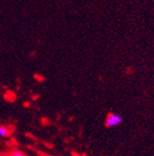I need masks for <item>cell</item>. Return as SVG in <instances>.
Returning <instances> with one entry per match:
<instances>
[{"label": "cell", "mask_w": 154, "mask_h": 156, "mask_svg": "<svg viewBox=\"0 0 154 156\" xmlns=\"http://www.w3.org/2000/svg\"><path fill=\"white\" fill-rule=\"evenodd\" d=\"M123 122V118L118 114H114V113H110V114L107 116L106 118V126L109 128H112V127H116Z\"/></svg>", "instance_id": "cell-1"}, {"label": "cell", "mask_w": 154, "mask_h": 156, "mask_svg": "<svg viewBox=\"0 0 154 156\" xmlns=\"http://www.w3.org/2000/svg\"><path fill=\"white\" fill-rule=\"evenodd\" d=\"M10 133H11V131H10L9 127H7V126H0V136L5 138V136H8Z\"/></svg>", "instance_id": "cell-2"}, {"label": "cell", "mask_w": 154, "mask_h": 156, "mask_svg": "<svg viewBox=\"0 0 154 156\" xmlns=\"http://www.w3.org/2000/svg\"><path fill=\"white\" fill-rule=\"evenodd\" d=\"M10 156H26V155L24 153H22V152L16 151V152H12V153L10 154Z\"/></svg>", "instance_id": "cell-3"}]
</instances>
